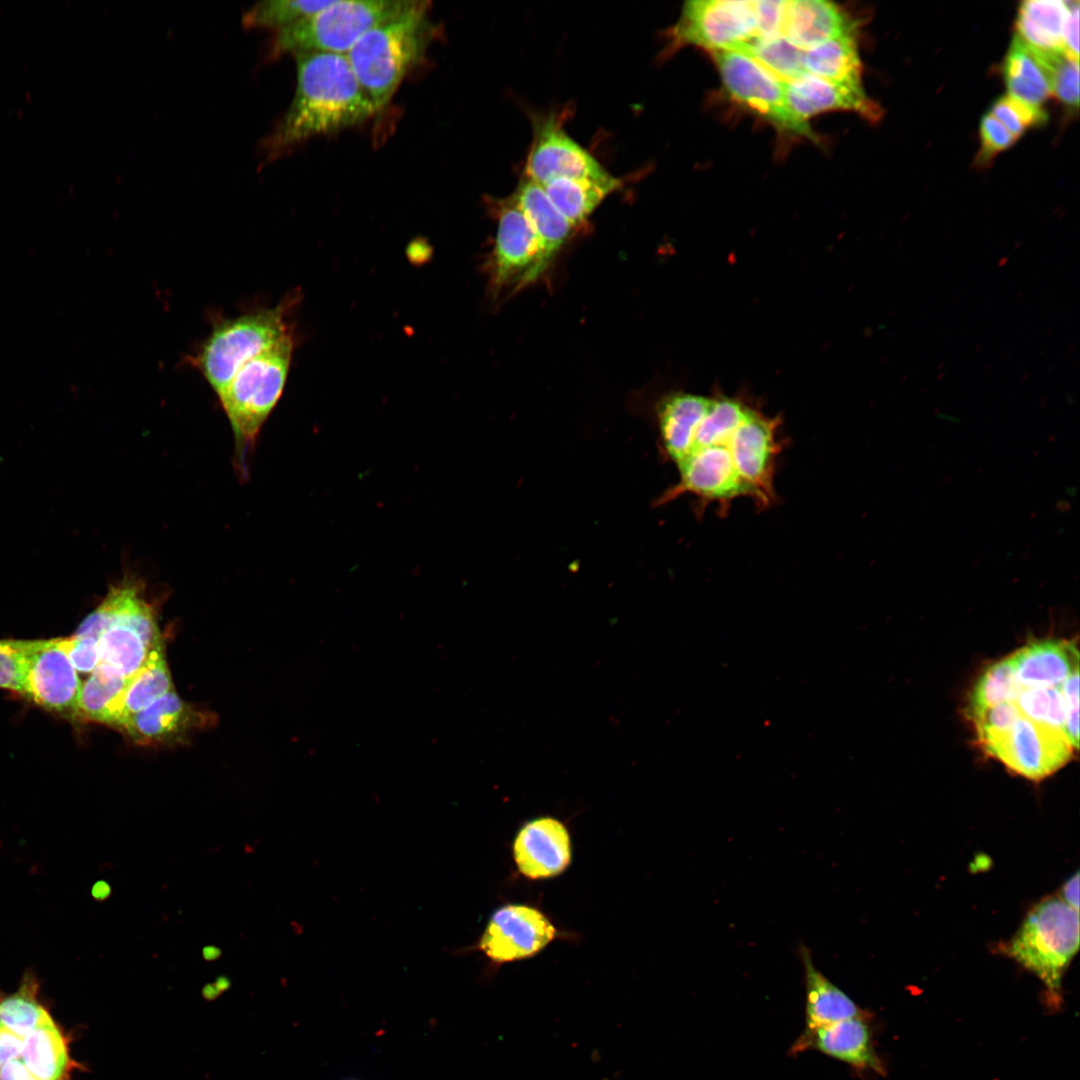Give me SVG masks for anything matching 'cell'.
Segmentation results:
<instances>
[{
  "label": "cell",
  "instance_id": "7c38bea8",
  "mask_svg": "<svg viewBox=\"0 0 1080 1080\" xmlns=\"http://www.w3.org/2000/svg\"><path fill=\"white\" fill-rule=\"evenodd\" d=\"M984 749L1015 773L1041 780L1063 767L1073 748L1060 730L1022 715L1005 732L982 743Z\"/></svg>",
  "mask_w": 1080,
  "mask_h": 1080
},
{
  "label": "cell",
  "instance_id": "f35d334b",
  "mask_svg": "<svg viewBox=\"0 0 1080 1080\" xmlns=\"http://www.w3.org/2000/svg\"><path fill=\"white\" fill-rule=\"evenodd\" d=\"M786 3L782 0L753 1L756 38L783 36Z\"/></svg>",
  "mask_w": 1080,
  "mask_h": 1080
},
{
  "label": "cell",
  "instance_id": "ffe728a7",
  "mask_svg": "<svg viewBox=\"0 0 1080 1080\" xmlns=\"http://www.w3.org/2000/svg\"><path fill=\"white\" fill-rule=\"evenodd\" d=\"M855 31V25L836 4L824 0L787 1L783 36L806 50Z\"/></svg>",
  "mask_w": 1080,
  "mask_h": 1080
},
{
  "label": "cell",
  "instance_id": "44dd1931",
  "mask_svg": "<svg viewBox=\"0 0 1080 1080\" xmlns=\"http://www.w3.org/2000/svg\"><path fill=\"white\" fill-rule=\"evenodd\" d=\"M511 197L533 229L548 269L575 227L554 206L543 187L527 177Z\"/></svg>",
  "mask_w": 1080,
  "mask_h": 1080
},
{
  "label": "cell",
  "instance_id": "d590c367",
  "mask_svg": "<svg viewBox=\"0 0 1080 1080\" xmlns=\"http://www.w3.org/2000/svg\"><path fill=\"white\" fill-rule=\"evenodd\" d=\"M990 114L1016 139L1028 128L1047 119L1046 113L1041 108L1027 105L1009 95L1000 97L993 104Z\"/></svg>",
  "mask_w": 1080,
  "mask_h": 1080
},
{
  "label": "cell",
  "instance_id": "ee69618b",
  "mask_svg": "<svg viewBox=\"0 0 1080 1080\" xmlns=\"http://www.w3.org/2000/svg\"><path fill=\"white\" fill-rule=\"evenodd\" d=\"M219 992L220 991L217 989V987L215 985H207L203 990V994L208 999H212V998L217 997Z\"/></svg>",
  "mask_w": 1080,
  "mask_h": 1080
},
{
  "label": "cell",
  "instance_id": "83f0119b",
  "mask_svg": "<svg viewBox=\"0 0 1080 1080\" xmlns=\"http://www.w3.org/2000/svg\"><path fill=\"white\" fill-rule=\"evenodd\" d=\"M1003 74L1009 96L1027 105L1041 108L1052 95L1045 70L1033 50L1017 35L1005 58Z\"/></svg>",
  "mask_w": 1080,
  "mask_h": 1080
},
{
  "label": "cell",
  "instance_id": "ab89813d",
  "mask_svg": "<svg viewBox=\"0 0 1080 1080\" xmlns=\"http://www.w3.org/2000/svg\"><path fill=\"white\" fill-rule=\"evenodd\" d=\"M1059 689L1064 700L1063 733L1072 748L1079 743V670L1072 673Z\"/></svg>",
  "mask_w": 1080,
  "mask_h": 1080
},
{
  "label": "cell",
  "instance_id": "d6a6232c",
  "mask_svg": "<svg viewBox=\"0 0 1080 1080\" xmlns=\"http://www.w3.org/2000/svg\"><path fill=\"white\" fill-rule=\"evenodd\" d=\"M1033 52L1045 70L1052 94L1064 104L1077 108L1079 104V60L1071 58L1064 51L1042 52L1033 50Z\"/></svg>",
  "mask_w": 1080,
  "mask_h": 1080
},
{
  "label": "cell",
  "instance_id": "8d00e7d4",
  "mask_svg": "<svg viewBox=\"0 0 1080 1080\" xmlns=\"http://www.w3.org/2000/svg\"><path fill=\"white\" fill-rule=\"evenodd\" d=\"M1020 715L1015 702H1005L987 709L973 721L980 743L1007 731Z\"/></svg>",
  "mask_w": 1080,
  "mask_h": 1080
},
{
  "label": "cell",
  "instance_id": "b9f144b4",
  "mask_svg": "<svg viewBox=\"0 0 1080 1080\" xmlns=\"http://www.w3.org/2000/svg\"><path fill=\"white\" fill-rule=\"evenodd\" d=\"M1063 51L1071 58L1079 60V2H1070L1063 31Z\"/></svg>",
  "mask_w": 1080,
  "mask_h": 1080
},
{
  "label": "cell",
  "instance_id": "2e32d148",
  "mask_svg": "<svg viewBox=\"0 0 1080 1080\" xmlns=\"http://www.w3.org/2000/svg\"><path fill=\"white\" fill-rule=\"evenodd\" d=\"M805 1050H816L857 1070L882 1072V1064L873 1047L872 1033L864 1015L804 1028L791 1047V1053Z\"/></svg>",
  "mask_w": 1080,
  "mask_h": 1080
},
{
  "label": "cell",
  "instance_id": "f6af8a7d",
  "mask_svg": "<svg viewBox=\"0 0 1080 1080\" xmlns=\"http://www.w3.org/2000/svg\"><path fill=\"white\" fill-rule=\"evenodd\" d=\"M218 955H219V951L214 947H207L204 950V956L208 960L215 959V958L218 957Z\"/></svg>",
  "mask_w": 1080,
  "mask_h": 1080
},
{
  "label": "cell",
  "instance_id": "52a82bcc",
  "mask_svg": "<svg viewBox=\"0 0 1080 1080\" xmlns=\"http://www.w3.org/2000/svg\"><path fill=\"white\" fill-rule=\"evenodd\" d=\"M413 0H334L331 5L277 31L268 56L284 53L345 54L369 30L411 7Z\"/></svg>",
  "mask_w": 1080,
  "mask_h": 1080
},
{
  "label": "cell",
  "instance_id": "484cf974",
  "mask_svg": "<svg viewBox=\"0 0 1080 1080\" xmlns=\"http://www.w3.org/2000/svg\"><path fill=\"white\" fill-rule=\"evenodd\" d=\"M621 185L620 179L611 175L600 180L561 178L541 186L559 212L576 227L582 224L598 205Z\"/></svg>",
  "mask_w": 1080,
  "mask_h": 1080
},
{
  "label": "cell",
  "instance_id": "8992f818",
  "mask_svg": "<svg viewBox=\"0 0 1080 1080\" xmlns=\"http://www.w3.org/2000/svg\"><path fill=\"white\" fill-rule=\"evenodd\" d=\"M290 302L215 321L189 362L218 396L247 361L291 334Z\"/></svg>",
  "mask_w": 1080,
  "mask_h": 1080
},
{
  "label": "cell",
  "instance_id": "277c9868",
  "mask_svg": "<svg viewBox=\"0 0 1080 1080\" xmlns=\"http://www.w3.org/2000/svg\"><path fill=\"white\" fill-rule=\"evenodd\" d=\"M428 2L415 1L399 15L365 33L346 53L349 64L377 111L423 55L429 40Z\"/></svg>",
  "mask_w": 1080,
  "mask_h": 1080
},
{
  "label": "cell",
  "instance_id": "6da1fadb",
  "mask_svg": "<svg viewBox=\"0 0 1080 1080\" xmlns=\"http://www.w3.org/2000/svg\"><path fill=\"white\" fill-rule=\"evenodd\" d=\"M654 420L659 455L676 467L678 479L653 506L684 495L696 499V513L712 504L726 512L741 498L760 510L776 503L783 448L777 418L736 397L678 391L656 402Z\"/></svg>",
  "mask_w": 1080,
  "mask_h": 1080
},
{
  "label": "cell",
  "instance_id": "836d02e7",
  "mask_svg": "<svg viewBox=\"0 0 1080 1080\" xmlns=\"http://www.w3.org/2000/svg\"><path fill=\"white\" fill-rule=\"evenodd\" d=\"M1015 703L1022 716L1063 732L1065 711L1059 687L1021 689Z\"/></svg>",
  "mask_w": 1080,
  "mask_h": 1080
},
{
  "label": "cell",
  "instance_id": "4fadbf2b",
  "mask_svg": "<svg viewBox=\"0 0 1080 1080\" xmlns=\"http://www.w3.org/2000/svg\"><path fill=\"white\" fill-rule=\"evenodd\" d=\"M611 176L572 139L554 116L537 119L525 176L540 185L561 178L605 179Z\"/></svg>",
  "mask_w": 1080,
  "mask_h": 1080
},
{
  "label": "cell",
  "instance_id": "ac0fdd59",
  "mask_svg": "<svg viewBox=\"0 0 1080 1080\" xmlns=\"http://www.w3.org/2000/svg\"><path fill=\"white\" fill-rule=\"evenodd\" d=\"M791 111L801 120L830 110H848L876 120L880 108L864 92L863 86L834 83L810 73L782 82Z\"/></svg>",
  "mask_w": 1080,
  "mask_h": 1080
},
{
  "label": "cell",
  "instance_id": "f1b7e54d",
  "mask_svg": "<svg viewBox=\"0 0 1080 1080\" xmlns=\"http://www.w3.org/2000/svg\"><path fill=\"white\" fill-rule=\"evenodd\" d=\"M743 53L782 82L800 77L804 68V49L796 46L785 36L755 38L737 47Z\"/></svg>",
  "mask_w": 1080,
  "mask_h": 1080
},
{
  "label": "cell",
  "instance_id": "7a4b0ae2",
  "mask_svg": "<svg viewBox=\"0 0 1080 1080\" xmlns=\"http://www.w3.org/2000/svg\"><path fill=\"white\" fill-rule=\"evenodd\" d=\"M294 56L295 94L287 112L264 140L268 159L308 138L360 124L377 112L345 54L310 51Z\"/></svg>",
  "mask_w": 1080,
  "mask_h": 1080
},
{
  "label": "cell",
  "instance_id": "e0dca14e",
  "mask_svg": "<svg viewBox=\"0 0 1080 1080\" xmlns=\"http://www.w3.org/2000/svg\"><path fill=\"white\" fill-rule=\"evenodd\" d=\"M513 854L524 876L531 879L556 876L567 868L571 860L569 833L554 818L534 819L518 832Z\"/></svg>",
  "mask_w": 1080,
  "mask_h": 1080
},
{
  "label": "cell",
  "instance_id": "d4e9b609",
  "mask_svg": "<svg viewBox=\"0 0 1080 1080\" xmlns=\"http://www.w3.org/2000/svg\"><path fill=\"white\" fill-rule=\"evenodd\" d=\"M1070 2L1027 0L1017 12V36L1036 51H1063V31Z\"/></svg>",
  "mask_w": 1080,
  "mask_h": 1080
},
{
  "label": "cell",
  "instance_id": "d6986e66",
  "mask_svg": "<svg viewBox=\"0 0 1080 1080\" xmlns=\"http://www.w3.org/2000/svg\"><path fill=\"white\" fill-rule=\"evenodd\" d=\"M1008 658L1021 689L1059 687L1079 670V653L1072 641H1034Z\"/></svg>",
  "mask_w": 1080,
  "mask_h": 1080
},
{
  "label": "cell",
  "instance_id": "f546056e",
  "mask_svg": "<svg viewBox=\"0 0 1080 1080\" xmlns=\"http://www.w3.org/2000/svg\"><path fill=\"white\" fill-rule=\"evenodd\" d=\"M173 690L163 646L153 649L143 667L131 678L124 701V722ZM122 724V726H123ZM121 726V727H122Z\"/></svg>",
  "mask_w": 1080,
  "mask_h": 1080
},
{
  "label": "cell",
  "instance_id": "5b68a950",
  "mask_svg": "<svg viewBox=\"0 0 1080 1080\" xmlns=\"http://www.w3.org/2000/svg\"><path fill=\"white\" fill-rule=\"evenodd\" d=\"M292 333L244 363L218 395L235 439V460L247 475V455L259 431L279 401L289 372Z\"/></svg>",
  "mask_w": 1080,
  "mask_h": 1080
},
{
  "label": "cell",
  "instance_id": "74e56055",
  "mask_svg": "<svg viewBox=\"0 0 1080 1080\" xmlns=\"http://www.w3.org/2000/svg\"><path fill=\"white\" fill-rule=\"evenodd\" d=\"M981 149L979 161L985 163L997 153L1009 148L1017 139L990 113L980 122Z\"/></svg>",
  "mask_w": 1080,
  "mask_h": 1080
},
{
  "label": "cell",
  "instance_id": "603a6c76",
  "mask_svg": "<svg viewBox=\"0 0 1080 1080\" xmlns=\"http://www.w3.org/2000/svg\"><path fill=\"white\" fill-rule=\"evenodd\" d=\"M798 953L804 969L805 1028L864 1015L844 991L815 967L808 947L801 944Z\"/></svg>",
  "mask_w": 1080,
  "mask_h": 1080
},
{
  "label": "cell",
  "instance_id": "7bdbcfd3",
  "mask_svg": "<svg viewBox=\"0 0 1080 1080\" xmlns=\"http://www.w3.org/2000/svg\"><path fill=\"white\" fill-rule=\"evenodd\" d=\"M1059 898L1071 908L1079 911V873H1076L1064 884Z\"/></svg>",
  "mask_w": 1080,
  "mask_h": 1080
},
{
  "label": "cell",
  "instance_id": "60d3db41",
  "mask_svg": "<svg viewBox=\"0 0 1080 1080\" xmlns=\"http://www.w3.org/2000/svg\"><path fill=\"white\" fill-rule=\"evenodd\" d=\"M63 639L68 657L76 671L92 673L100 663L98 638L74 634Z\"/></svg>",
  "mask_w": 1080,
  "mask_h": 1080
},
{
  "label": "cell",
  "instance_id": "5bb4252c",
  "mask_svg": "<svg viewBox=\"0 0 1080 1080\" xmlns=\"http://www.w3.org/2000/svg\"><path fill=\"white\" fill-rule=\"evenodd\" d=\"M80 689L64 639L33 640L25 697L49 711L77 718Z\"/></svg>",
  "mask_w": 1080,
  "mask_h": 1080
},
{
  "label": "cell",
  "instance_id": "9c48e42d",
  "mask_svg": "<svg viewBox=\"0 0 1080 1080\" xmlns=\"http://www.w3.org/2000/svg\"><path fill=\"white\" fill-rule=\"evenodd\" d=\"M497 208V234L486 264L493 297L505 290L518 291L547 270L540 243L513 198Z\"/></svg>",
  "mask_w": 1080,
  "mask_h": 1080
},
{
  "label": "cell",
  "instance_id": "30bf717a",
  "mask_svg": "<svg viewBox=\"0 0 1080 1080\" xmlns=\"http://www.w3.org/2000/svg\"><path fill=\"white\" fill-rule=\"evenodd\" d=\"M728 94L785 131L815 140L808 122L789 108L783 83L749 56L732 50L711 52Z\"/></svg>",
  "mask_w": 1080,
  "mask_h": 1080
},
{
  "label": "cell",
  "instance_id": "7402d4cb",
  "mask_svg": "<svg viewBox=\"0 0 1080 1080\" xmlns=\"http://www.w3.org/2000/svg\"><path fill=\"white\" fill-rule=\"evenodd\" d=\"M201 721L200 713L186 704L173 689L130 716L122 728L136 742L152 744L182 736Z\"/></svg>",
  "mask_w": 1080,
  "mask_h": 1080
},
{
  "label": "cell",
  "instance_id": "4316f807",
  "mask_svg": "<svg viewBox=\"0 0 1080 1080\" xmlns=\"http://www.w3.org/2000/svg\"><path fill=\"white\" fill-rule=\"evenodd\" d=\"M804 68L807 73L834 83L863 86L855 31L806 49Z\"/></svg>",
  "mask_w": 1080,
  "mask_h": 1080
},
{
  "label": "cell",
  "instance_id": "1f68e13d",
  "mask_svg": "<svg viewBox=\"0 0 1080 1080\" xmlns=\"http://www.w3.org/2000/svg\"><path fill=\"white\" fill-rule=\"evenodd\" d=\"M334 0H268L261 1L247 10L242 17L244 27L273 28L277 31L293 26L301 20L328 7Z\"/></svg>",
  "mask_w": 1080,
  "mask_h": 1080
},
{
  "label": "cell",
  "instance_id": "8fae6325",
  "mask_svg": "<svg viewBox=\"0 0 1080 1080\" xmlns=\"http://www.w3.org/2000/svg\"><path fill=\"white\" fill-rule=\"evenodd\" d=\"M757 37L753 1L691 0L671 31L674 47L735 50Z\"/></svg>",
  "mask_w": 1080,
  "mask_h": 1080
},
{
  "label": "cell",
  "instance_id": "e575fe53",
  "mask_svg": "<svg viewBox=\"0 0 1080 1080\" xmlns=\"http://www.w3.org/2000/svg\"><path fill=\"white\" fill-rule=\"evenodd\" d=\"M33 640L0 639V688L25 696Z\"/></svg>",
  "mask_w": 1080,
  "mask_h": 1080
},
{
  "label": "cell",
  "instance_id": "ba28073f",
  "mask_svg": "<svg viewBox=\"0 0 1080 1080\" xmlns=\"http://www.w3.org/2000/svg\"><path fill=\"white\" fill-rule=\"evenodd\" d=\"M1079 949V911L1059 897L1035 905L1005 951L1057 992L1065 970Z\"/></svg>",
  "mask_w": 1080,
  "mask_h": 1080
},
{
  "label": "cell",
  "instance_id": "9a60e30c",
  "mask_svg": "<svg viewBox=\"0 0 1080 1080\" xmlns=\"http://www.w3.org/2000/svg\"><path fill=\"white\" fill-rule=\"evenodd\" d=\"M556 936V929L537 909L509 904L491 916L479 941V949L495 962L531 957Z\"/></svg>",
  "mask_w": 1080,
  "mask_h": 1080
},
{
  "label": "cell",
  "instance_id": "3957f363",
  "mask_svg": "<svg viewBox=\"0 0 1080 1080\" xmlns=\"http://www.w3.org/2000/svg\"><path fill=\"white\" fill-rule=\"evenodd\" d=\"M80 1068L27 971L16 991L0 992V1080H71Z\"/></svg>",
  "mask_w": 1080,
  "mask_h": 1080
},
{
  "label": "cell",
  "instance_id": "4dcf8cb0",
  "mask_svg": "<svg viewBox=\"0 0 1080 1080\" xmlns=\"http://www.w3.org/2000/svg\"><path fill=\"white\" fill-rule=\"evenodd\" d=\"M1020 690L1008 657L990 665L978 678L970 693L967 709L969 718L974 721L993 706L1015 702Z\"/></svg>",
  "mask_w": 1080,
  "mask_h": 1080
},
{
  "label": "cell",
  "instance_id": "cb8c5ba5",
  "mask_svg": "<svg viewBox=\"0 0 1080 1080\" xmlns=\"http://www.w3.org/2000/svg\"><path fill=\"white\" fill-rule=\"evenodd\" d=\"M130 680L100 662L81 685L77 718L121 727Z\"/></svg>",
  "mask_w": 1080,
  "mask_h": 1080
}]
</instances>
